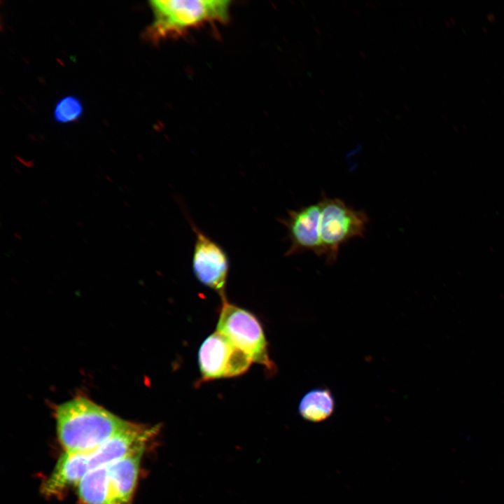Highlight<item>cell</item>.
I'll use <instances>...</instances> for the list:
<instances>
[{
  "instance_id": "6da1fadb",
  "label": "cell",
  "mask_w": 504,
  "mask_h": 504,
  "mask_svg": "<svg viewBox=\"0 0 504 504\" xmlns=\"http://www.w3.org/2000/svg\"><path fill=\"white\" fill-rule=\"evenodd\" d=\"M159 432L158 426H147L132 422L125 430L89 451L66 452L57 460L50 475L42 486L45 495L61 494L88 472L106 466L148 444Z\"/></svg>"
},
{
  "instance_id": "7a4b0ae2",
  "label": "cell",
  "mask_w": 504,
  "mask_h": 504,
  "mask_svg": "<svg viewBox=\"0 0 504 504\" xmlns=\"http://www.w3.org/2000/svg\"><path fill=\"white\" fill-rule=\"evenodd\" d=\"M55 417L58 439L71 453L92 451L132 424L83 396L57 405Z\"/></svg>"
},
{
  "instance_id": "3957f363",
  "label": "cell",
  "mask_w": 504,
  "mask_h": 504,
  "mask_svg": "<svg viewBox=\"0 0 504 504\" xmlns=\"http://www.w3.org/2000/svg\"><path fill=\"white\" fill-rule=\"evenodd\" d=\"M153 20L146 36L158 42L209 22H225L230 16V1L225 0L151 1Z\"/></svg>"
},
{
  "instance_id": "277c9868",
  "label": "cell",
  "mask_w": 504,
  "mask_h": 504,
  "mask_svg": "<svg viewBox=\"0 0 504 504\" xmlns=\"http://www.w3.org/2000/svg\"><path fill=\"white\" fill-rule=\"evenodd\" d=\"M146 447L86 474L77 484L81 500L85 504H132Z\"/></svg>"
},
{
  "instance_id": "5b68a950",
  "label": "cell",
  "mask_w": 504,
  "mask_h": 504,
  "mask_svg": "<svg viewBox=\"0 0 504 504\" xmlns=\"http://www.w3.org/2000/svg\"><path fill=\"white\" fill-rule=\"evenodd\" d=\"M321 204L320 238L326 263L337 261L340 247L351 239L363 237L369 218L363 210L348 206L337 197L325 194Z\"/></svg>"
},
{
  "instance_id": "8992f818",
  "label": "cell",
  "mask_w": 504,
  "mask_h": 504,
  "mask_svg": "<svg viewBox=\"0 0 504 504\" xmlns=\"http://www.w3.org/2000/svg\"><path fill=\"white\" fill-rule=\"evenodd\" d=\"M216 330L246 353L253 362L269 370H274L263 329L252 313L223 299Z\"/></svg>"
},
{
  "instance_id": "52a82bcc",
  "label": "cell",
  "mask_w": 504,
  "mask_h": 504,
  "mask_svg": "<svg viewBox=\"0 0 504 504\" xmlns=\"http://www.w3.org/2000/svg\"><path fill=\"white\" fill-rule=\"evenodd\" d=\"M252 363L246 353L217 330L204 340L198 351L202 381L241 375Z\"/></svg>"
},
{
  "instance_id": "ba28073f",
  "label": "cell",
  "mask_w": 504,
  "mask_h": 504,
  "mask_svg": "<svg viewBox=\"0 0 504 504\" xmlns=\"http://www.w3.org/2000/svg\"><path fill=\"white\" fill-rule=\"evenodd\" d=\"M195 233L192 268L196 279L204 286L225 298V287L230 270L229 258L224 248L202 231L190 218Z\"/></svg>"
},
{
  "instance_id": "9c48e42d",
  "label": "cell",
  "mask_w": 504,
  "mask_h": 504,
  "mask_svg": "<svg viewBox=\"0 0 504 504\" xmlns=\"http://www.w3.org/2000/svg\"><path fill=\"white\" fill-rule=\"evenodd\" d=\"M320 202L312 203L296 210H288V216L279 222L288 231L290 246L286 256L311 251L323 257L320 238Z\"/></svg>"
},
{
  "instance_id": "30bf717a",
  "label": "cell",
  "mask_w": 504,
  "mask_h": 504,
  "mask_svg": "<svg viewBox=\"0 0 504 504\" xmlns=\"http://www.w3.org/2000/svg\"><path fill=\"white\" fill-rule=\"evenodd\" d=\"M335 410V399L331 391L325 387L316 388L306 393L300 401V416L311 422H321L328 419Z\"/></svg>"
},
{
  "instance_id": "8fae6325",
  "label": "cell",
  "mask_w": 504,
  "mask_h": 504,
  "mask_svg": "<svg viewBox=\"0 0 504 504\" xmlns=\"http://www.w3.org/2000/svg\"><path fill=\"white\" fill-rule=\"evenodd\" d=\"M83 111V104L78 97L67 95L56 104L53 117L57 123H71L76 122L82 117Z\"/></svg>"
}]
</instances>
